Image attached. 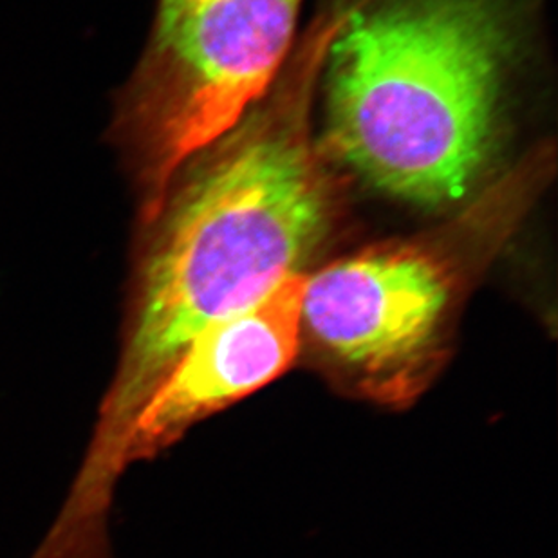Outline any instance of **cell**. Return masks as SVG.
<instances>
[{
    "label": "cell",
    "instance_id": "obj_3",
    "mask_svg": "<svg viewBox=\"0 0 558 558\" xmlns=\"http://www.w3.org/2000/svg\"><path fill=\"white\" fill-rule=\"evenodd\" d=\"M456 271L441 253L395 244L307 275L302 331L349 389L405 405L442 362Z\"/></svg>",
    "mask_w": 558,
    "mask_h": 558
},
{
    "label": "cell",
    "instance_id": "obj_4",
    "mask_svg": "<svg viewBox=\"0 0 558 558\" xmlns=\"http://www.w3.org/2000/svg\"><path fill=\"white\" fill-rule=\"evenodd\" d=\"M306 280V274L291 275L255 306L217 322L190 343L132 423L122 470L154 458L195 423L290 369L301 349Z\"/></svg>",
    "mask_w": 558,
    "mask_h": 558
},
{
    "label": "cell",
    "instance_id": "obj_2",
    "mask_svg": "<svg viewBox=\"0 0 558 558\" xmlns=\"http://www.w3.org/2000/svg\"><path fill=\"white\" fill-rule=\"evenodd\" d=\"M304 0H159L126 129L156 219L183 167L238 125L279 78Z\"/></svg>",
    "mask_w": 558,
    "mask_h": 558
},
{
    "label": "cell",
    "instance_id": "obj_1",
    "mask_svg": "<svg viewBox=\"0 0 558 558\" xmlns=\"http://www.w3.org/2000/svg\"><path fill=\"white\" fill-rule=\"evenodd\" d=\"M340 10L324 15L284 76L197 154L165 201L143 268L122 365L101 411L90 466L122 470L132 423L195 338L243 313L302 268L326 238L332 189L313 143V98ZM154 219V221H156Z\"/></svg>",
    "mask_w": 558,
    "mask_h": 558
}]
</instances>
